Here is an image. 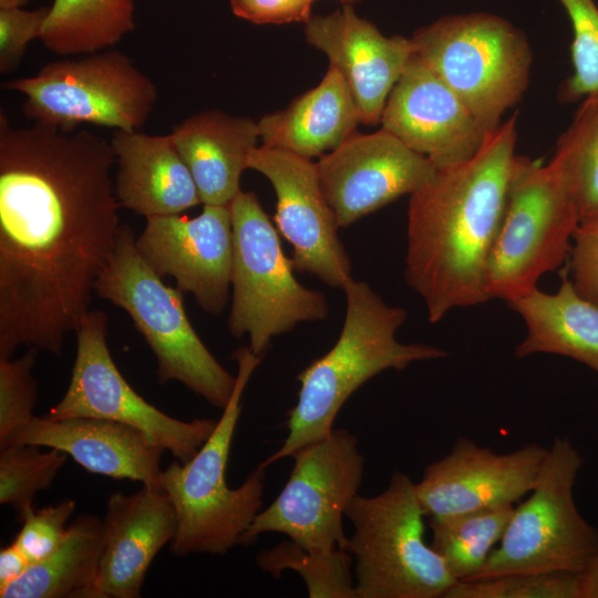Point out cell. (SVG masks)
Segmentation results:
<instances>
[{
	"label": "cell",
	"mask_w": 598,
	"mask_h": 598,
	"mask_svg": "<svg viewBox=\"0 0 598 598\" xmlns=\"http://www.w3.org/2000/svg\"><path fill=\"white\" fill-rule=\"evenodd\" d=\"M111 142L0 112V358L22 346L55 355L90 311L121 207Z\"/></svg>",
	"instance_id": "obj_1"
},
{
	"label": "cell",
	"mask_w": 598,
	"mask_h": 598,
	"mask_svg": "<svg viewBox=\"0 0 598 598\" xmlns=\"http://www.w3.org/2000/svg\"><path fill=\"white\" fill-rule=\"evenodd\" d=\"M516 122L513 114L473 157L436 168L410 195L404 276L433 323L489 300L487 271L507 203Z\"/></svg>",
	"instance_id": "obj_2"
},
{
	"label": "cell",
	"mask_w": 598,
	"mask_h": 598,
	"mask_svg": "<svg viewBox=\"0 0 598 598\" xmlns=\"http://www.w3.org/2000/svg\"><path fill=\"white\" fill-rule=\"evenodd\" d=\"M342 289L347 311L340 336L326 354L298 374L300 389L288 412V434L280 448L259 464L262 468L327 436L344 402L374 375L447 355L430 344L400 342L395 334L406 320V310L386 305L367 282L352 278Z\"/></svg>",
	"instance_id": "obj_3"
},
{
	"label": "cell",
	"mask_w": 598,
	"mask_h": 598,
	"mask_svg": "<svg viewBox=\"0 0 598 598\" xmlns=\"http://www.w3.org/2000/svg\"><path fill=\"white\" fill-rule=\"evenodd\" d=\"M233 358L238 364L235 388L213 433L188 461L175 460L162 471L161 486L177 517V532L171 542V550L177 556L226 554L241 545L261 511L266 468L258 465L236 488L228 486L226 471L241 396L262 355L248 346L235 351Z\"/></svg>",
	"instance_id": "obj_4"
},
{
	"label": "cell",
	"mask_w": 598,
	"mask_h": 598,
	"mask_svg": "<svg viewBox=\"0 0 598 598\" xmlns=\"http://www.w3.org/2000/svg\"><path fill=\"white\" fill-rule=\"evenodd\" d=\"M135 238L131 226L122 224L94 291L131 317L156 358L161 383L178 381L223 410L236 377L206 348L188 320L183 291L163 282L140 255Z\"/></svg>",
	"instance_id": "obj_5"
},
{
	"label": "cell",
	"mask_w": 598,
	"mask_h": 598,
	"mask_svg": "<svg viewBox=\"0 0 598 598\" xmlns=\"http://www.w3.org/2000/svg\"><path fill=\"white\" fill-rule=\"evenodd\" d=\"M415 483L395 471L374 496L357 495L346 509L353 526L347 551L357 598H444L456 582L424 538L426 516Z\"/></svg>",
	"instance_id": "obj_6"
},
{
	"label": "cell",
	"mask_w": 598,
	"mask_h": 598,
	"mask_svg": "<svg viewBox=\"0 0 598 598\" xmlns=\"http://www.w3.org/2000/svg\"><path fill=\"white\" fill-rule=\"evenodd\" d=\"M415 54L466 104L487 131L525 93L533 61L527 38L506 19L445 16L414 32Z\"/></svg>",
	"instance_id": "obj_7"
},
{
	"label": "cell",
	"mask_w": 598,
	"mask_h": 598,
	"mask_svg": "<svg viewBox=\"0 0 598 598\" xmlns=\"http://www.w3.org/2000/svg\"><path fill=\"white\" fill-rule=\"evenodd\" d=\"M228 206L234 234L228 329L235 338L247 334L250 350L262 355L272 338L326 319L329 306L322 292L296 279L293 261L255 193L240 190Z\"/></svg>",
	"instance_id": "obj_8"
},
{
	"label": "cell",
	"mask_w": 598,
	"mask_h": 598,
	"mask_svg": "<svg viewBox=\"0 0 598 598\" xmlns=\"http://www.w3.org/2000/svg\"><path fill=\"white\" fill-rule=\"evenodd\" d=\"M581 465L570 440L555 437L529 497L514 507L501 542L474 579L584 570L598 554V529L574 498Z\"/></svg>",
	"instance_id": "obj_9"
},
{
	"label": "cell",
	"mask_w": 598,
	"mask_h": 598,
	"mask_svg": "<svg viewBox=\"0 0 598 598\" xmlns=\"http://www.w3.org/2000/svg\"><path fill=\"white\" fill-rule=\"evenodd\" d=\"M579 215L566 181L547 165L516 155L503 221L487 271L491 299L509 301L537 288L570 254Z\"/></svg>",
	"instance_id": "obj_10"
},
{
	"label": "cell",
	"mask_w": 598,
	"mask_h": 598,
	"mask_svg": "<svg viewBox=\"0 0 598 598\" xmlns=\"http://www.w3.org/2000/svg\"><path fill=\"white\" fill-rule=\"evenodd\" d=\"M2 84L25 96L28 118L66 132L81 124L138 131L158 99L156 84L117 50L50 62Z\"/></svg>",
	"instance_id": "obj_11"
},
{
	"label": "cell",
	"mask_w": 598,
	"mask_h": 598,
	"mask_svg": "<svg viewBox=\"0 0 598 598\" xmlns=\"http://www.w3.org/2000/svg\"><path fill=\"white\" fill-rule=\"evenodd\" d=\"M287 483L276 499L260 511L241 545L265 533H280L313 551L347 550L343 516L359 495L364 458L357 437L333 429L323 439L299 448Z\"/></svg>",
	"instance_id": "obj_12"
},
{
	"label": "cell",
	"mask_w": 598,
	"mask_h": 598,
	"mask_svg": "<svg viewBox=\"0 0 598 598\" xmlns=\"http://www.w3.org/2000/svg\"><path fill=\"white\" fill-rule=\"evenodd\" d=\"M107 316L90 310L76 333L71 380L62 399L44 415L49 420L93 417L138 429L175 460L186 462L213 433L216 421L175 419L148 403L127 383L106 343Z\"/></svg>",
	"instance_id": "obj_13"
},
{
	"label": "cell",
	"mask_w": 598,
	"mask_h": 598,
	"mask_svg": "<svg viewBox=\"0 0 598 598\" xmlns=\"http://www.w3.org/2000/svg\"><path fill=\"white\" fill-rule=\"evenodd\" d=\"M247 168L268 178L276 196V228L292 246L295 269L331 287L352 279L351 261L338 236L339 226L310 158L268 146L254 147Z\"/></svg>",
	"instance_id": "obj_14"
},
{
	"label": "cell",
	"mask_w": 598,
	"mask_h": 598,
	"mask_svg": "<svg viewBox=\"0 0 598 598\" xmlns=\"http://www.w3.org/2000/svg\"><path fill=\"white\" fill-rule=\"evenodd\" d=\"M135 246L162 278L194 296L212 315L225 309L231 289L234 234L229 206L204 205L193 218L179 215L146 218Z\"/></svg>",
	"instance_id": "obj_15"
},
{
	"label": "cell",
	"mask_w": 598,
	"mask_h": 598,
	"mask_svg": "<svg viewBox=\"0 0 598 598\" xmlns=\"http://www.w3.org/2000/svg\"><path fill=\"white\" fill-rule=\"evenodd\" d=\"M339 228L411 195L436 172L432 162L381 128L354 132L316 163Z\"/></svg>",
	"instance_id": "obj_16"
},
{
	"label": "cell",
	"mask_w": 598,
	"mask_h": 598,
	"mask_svg": "<svg viewBox=\"0 0 598 598\" xmlns=\"http://www.w3.org/2000/svg\"><path fill=\"white\" fill-rule=\"evenodd\" d=\"M547 453L528 443L498 454L461 436L425 467L416 496L429 518L514 505L533 489Z\"/></svg>",
	"instance_id": "obj_17"
},
{
	"label": "cell",
	"mask_w": 598,
	"mask_h": 598,
	"mask_svg": "<svg viewBox=\"0 0 598 598\" xmlns=\"http://www.w3.org/2000/svg\"><path fill=\"white\" fill-rule=\"evenodd\" d=\"M380 123L436 168L473 157L491 132L415 53L390 92Z\"/></svg>",
	"instance_id": "obj_18"
},
{
	"label": "cell",
	"mask_w": 598,
	"mask_h": 598,
	"mask_svg": "<svg viewBox=\"0 0 598 598\" xmlns=\"http://www.w3.org/2000/svg\"><path fill=\"white\" fill-rule=\"evenodd\" d=\"M305 35L343 76L362 123H379L390 92L415 53L413 40L383 35L374 24L360 18L351 4L327 16L311 17L306 22Z\"/></svg>",
	"instance_id": "obj_19"
},
{
	"label": "cell",
	"mask_w": 598,
	"mask_h": 598,
	"mask_svg": "<svg viewBox=\"0 0 598 598\" xmlns=\"http://www.w3.org/2000/svg\"><path fill=\"white\" fill-rule=\"evenodd\" d=\"M176 532V513L162 486L110 495L93 598H138L152 561Z\"/></svg>",
	"instance_id": "obj_20"
},
{
	"label": "cell",
	"mask_w": 598,
	"mask_h": 598,
	"mask_svg": "<svg viewBox=\"0 0 598 598\" xmlns=\"http://www.w3.org/2000/svg\"><path fill=\"white\" fill-rule=\"evenodd\" d=\"M9 444L54 448L90 473L161 486L164 448L138 429L123 423L93 417L34 416L4 446Z\"/></svg>",
	"instance_id": "obj_21"
},
{
	"label": "cell",
	"mask_w": 598,
	"mask_h": 598,
	"mask_svg": "<svg viewBox=\"0 0 598 598\" xmlns=\"http://www.w3.org/2000/svg\"><path fill=\"white\" fill-rule=\"evenodd\" d=\"M110 142L117 164L114 187L121 207L150 218L179 215L202 204L171 134L115 130Z\"/></svg>",
	"instance_id": "obj_22"
},
{
	"label": "cell",
	"mask_w": 598,
	"mask_h": 598,
	"mask_svg": "<svg viewBox=\"0 0 598 598\" xmlns=\"http://www.w3.org/2000/svg\"><path fill=\"white\" fill-rule=\"evenodd\" d=\"M171 137L187 165L203 205L228 206L240 189L258 123L221 111L198 112L177 124Z\"/></svg>",
	"instance_id": "obj_23"
},
{
	"label": "cell",
	"mask_w": 598,
	"mask_h": 598,
	"mask_svg": "<svg viewBox=\"0 0 598 598\" xmlns=\"http://www.w3.org/2000/svg\"><path fill=\"white\" fill-rule=\"evenodd\" d=\"M257 123L262 145L311 159L340 146L362 118L343 76L330 65L316 87Z\"/></svg>",
	"instance_id": "obj_24"
},
{
	"label": "cell",
	"mask_w": 598,
	"mask_h": 598,
	"mask_svg": "<svg viewBox=\"0 0 598 598\" xmlns=\"http://www.w3.org/2000/svg\"><path fill=\"white\" fill-rule=\"evenodd\" d=\"M507 303L527 328L515 348L517 358L558 354L598 373V305L581 296L567 275L556 293L535 288Z\"/></svg>",
	"instance_id": "obj_25"
},
{
	"label": "cell",
	"mask_w": 598,
	"mask_h": 598,
	"mask_svg": "<svg viewBox=\"0 0 598 598\" xmlns=\"http://www.w3.org/2000/svg\"><path fill=\"white\" fill-rule=\"evenodd\" d=\"M102 548V520L78 516L60 546L0 589L1 598H93Z\"/></svg>",
	"instance_id": "obj_26"
},
{
	"label": "cell",
	"mask_w": 598,
	"mask_h": 598,
	"mask_svg": "<svg viewBox=\"0 0 598 598\" xmlns=\"http://www.w3.org/2000/svg\"><path fill=\"white\" fill-rule=\"evenodd\" d=\"M134 29V0H53L40 40L59 55L89 54Z\"/></svg>",
	"instance_id": "obj_27"
},
{
	"label": "cell",
	"mask_w": 598,
	"mask_h": 598,
	"mask_svg": "<svg viewBox=\"0 0 598 598\" xmlns=\"http://www.w3.org/2000/svg\"><path fill=\"white\" fill-rule=\"evenodd\" d=\"M514 505L431 517L432 548L456 581L472 580L501 542Z\"/></svg>",
	"instance_id": "obj_28"
},
{
	"label": "cell",
	"mask_w": 598,
	"mask_h": 598,
	"mask_svg": "<svg viewBox=\"0 0 598 598\" xmlns=\"http://www.w3.org/2000/svg\"><path fill=\"white\" fill-rule=\"evenodd\" d=\"M551 159L566 181L580 224L598 220V92L584 99Z\"/></svg>",
	"instance_id": "obj_29"
},
{
	"label": "cell",
	"mask_w": 598,
	"mask_h": 598,
	"mask_svg": "<svg viewBox=\"0 0 598 598\" xmlns=\"http://www.w3.org/2000/svg\"><path fill=\"white\" fill-rule=\"evenodd\" d=\"M260 569L279 577L290 569L302 578L310 598H357L351 555L343 549L313 551L287 539L256 556Z\"/></svg>",
	"instance_id": "obj_30"
},
{
	"label": "cell",
	"mask_w": 598,
	"mask_h": 598,
	"mask_svg": "<svg viewBox=\"0 0 598 598\" xmlns=\"http://www.w3.org/2000/svg\"><path fill=\"white\" fill-rule=\"evenodd\" d=\"M33 444L0 447V503L11 506L19 519L33 508L38 493L48 489L66 461L54 448L42 452Z\"/></svg>",
	"instance_id": "obj_31"
},
{
	"label": "cell",
	"mask_w": 598,
	"mask_h": 598,
	"mask_svg": "<svg viewBox=\"0 0 598 598\" xmlns=\"http://www.w3.org/2000/svg\"><path fill=\"white\" fill-rule=\"evenodd\" d=\"M573 27V73L560 89V99L573 102L598 92V7L594 0H559Z\"/></svg>",
	"instance_id": "obj_32"
},
{
	"label": "cell",
	"mask_w": 598,
	"mask_h": 598,
	"mask_svg": "<svg viewBox=\"0 0 598 598\" xmlns=\"http://www.w3.org/2000/svg\"><path fill=\"white\" fill-rule=\"evenodd\" d=\"M444 598H579L578 574H508L461 580Z\"/></svg>",
	"instance_id": "obj_33"
},
{
	"label": "cell",
	"mask_w": 598,
	"mask_h": 598,
	"mask_svg": "<svg viewBox=\"0 0 598 598\" xmlns=\"http://www.w3.org/2000/svg\"><path fill=\"white\" fill-rule=\"evenodd\" d=\"M37 351L29 348L18 359L0 358V447L35 416L38 388L32 370Z\"/></svg>",
	"instance_id": "obj_34"
},
{
	"label": "cell",
	"mask_w": 598,
	"mask_h": 598,
	"mask_svg": "<svg viewBox=\"0 0 598 598\" xmlns=\"http://www.w3.org/2000/svg\"><path fill=\"white\" fill-rule=\"evenodd\" d=\"M75 508L73 499H63L40 509H30L20 518L22 526L12 543L31 564L48 557L63 542Z\"/></svg>",
	"instance_id": "obj_35"
},
{
	"label": "cell",
	"mask_w": 598,
	"mask_h": 598,
	"mask_svg": "<svg viewBox=\"0 0 598 598\" xmlns=\"http://www.w3.org/2000/svg\"><path fill=\"white\" fill-rule=\"evenodd\" d=\"M49 8L35 10L22 8L0 9V72L7 74L17 69L28 44L40 39Z\"/></svg>",
	"instance_id": "obj_36"
},
{
	"label": "cell",
	"mask_w": 598,
	"mask_h": 598,
	"mask_svg": "<svg viewBox=\"0 0 598 598\" xmlns=\"http://www.w3.org/2000/svg\"><path fill=\"white\" fill-rule=\"evenodd\" d=\"M569 255L575 288L598 305V220L579 224Z\"/></svg>",
	"instance_id": "obj_37"
},
{
	"label": "cell",
	"mask_w": 598,
	"mask_h": 598,
	"mask_svg": "<svg viewBox=\"0 0 598 598\" xmlns=\"http://www.w3.org/2000/svg\"><path fill=\"white\" fill-rule=\"evenodd\" d=\"M235 16L257 24L307 22L316 0H229Z\"/></svg>",
	"instance_id": "obj_38"
},
{
	"label": "cell",
	"mask_w": 598,
	"mask_h": 598,
	"mask_svg": "<svg viewBox=\"0 0 598 598\" xmlns=\"http://www.w3.org/2000/svg\"><path fill=\"white\" fill-rule=\"evenodd\" d=\"M31 565L19 547L11 543L0 550V589L17 580Z\"/></svg>",
	"instance_id": "obj_39"
},
{
	"label": "cell",
	"mask_w": 598,
	"mask_h": 598,
	"mask_svg": "<svg viewBox=\"0 0 598 598\" xmlns=\"http://www.w3.org/2000/svg\"><path fill=\"white\" fill-rule=\"evenodd\" d=\"M579 598H598V554L578 574Z\"/></svg>",
	"instance_id": "obj_40"
},
{
	"label": "cell",
	"mask_w": 598,
	"mask_h": 598,
	"mask_svg": "<svg viewBox=\"0 0 598 598\" xmlns=\"http://www.w3.org/2000/svg\"><path fill=\"white\" fill-rule=\"evenodd\" d=\"M29 0H0V9L22 8Z\"/></svg>",
	"instance_id": "obj_41"
},
{
	"label": "cell",
	"mask_w": 598,
	"mask_h": 598,
	"mask_svg": "<svg viewBox=\"0 0 598 598\" xmlns=\"http://www.w3.org/2000/svg\"><path fill=\"white\" fill-rule=\"evenodd\" d=\"M341 2H343V4H352L359 0H340Z\"/></svg>",
	"instance_id": "obj_42"
}]
</instances>
